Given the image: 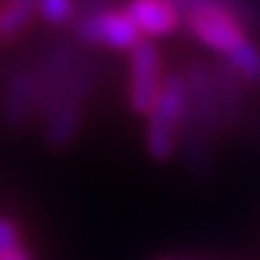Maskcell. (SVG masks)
I'll list each match as a JSON object with an SVG mask.
<instances>
[{
	"label": "cell",
	"mask_w": 260,
	"mask_h": 260,
	"mask_svg": "<svg viewBox=\"0 0 260 260\" xmlns=\"http://www.w3.org/2000/svg\"><path fill=\"white\" fill-rule=\"evenodd\" d=\"M39 0H3L0 6V42H14L36 17Z\"/></svg>",
	"instance_id": "10"
},
{
	"label": "cell",
	"mask_w": 260,
	"mask_h": 260,
	"mask_svg": "<svg viewBox=\"0 0 260 260\" xmlns=\"http://www.w3.org/2000/svg\"><path fill=\"white\" fill-rule=\"evenodd\" d=\"M188 119V100H185V83L180 72H166L164 86L155 105H152L150 116H147V152L152 160L164 164L175 155L180 136Z\"/></svg>",
	"instance_id": "2"
},
{
	"label": "cell",
	"mask_w": 260,
	"mask_h": 260,
	"mask_svg": "<svg viewBox=\"0 0 260 260\" xmlns=\"http://www.w3.org/2000/svg\"><path fill=\"white\" fill-rule=\"evenodd\" d=\"M180 14H183V25L188 28V34L200 45H205L208 50L219 53L224 61L246 39H252L249 28L230 9L213 3V0H183Z\"/></svg>",
	"instance_id": "3"
},
{
	"label": "cell",
	"mask_w": 260,
	"mask_h": 260,
	"mask_svg": "<svg viewBox=\"0 0 260 260\" xmlns=\"http://www.w3.org/2000/svg\"><path fill=\"white\" fill-rule=\"evenodd\" d=\"M224 64L230 67L244 83H255V86L260 83V47L252 39H246Z\"/></svg>",
	"instance_id": "12"
},
{
	"label": "cell",
	"mask_w": 260,
	"mask_h": 260,
	"mask_svg": "<svg viewBox=\"0 0 260 260\" xmlns=\"http://www.w3.org/2000/svg\"><path fill=\"white\" fill-rule=\"evenodd\" d=\"M17 246H25L17 221L9 216H0V249H17Z\"/></svg>",
	"instance_id": "13"
},
{
	"label": "cell",
	"mask_w": 260,
	"mask_h": 260,
	"mask_svg": "<svg viewBox=\"0 0 260 260\" xmlns=\"http://www.w3.org/2000/svg\"><path fill=\"white\" fill-rule=\"evenodd\" d=\"M183 83H185V100H188V119L185 127L188 133L202 136L205 141L213 144L227 127V114L221 105L219 94V80H216V70L208 61H191L180 70Z\"/></svg>",
	"instance_id": "1"
},
{
	"label": "cell",
	"mask_w": 260,
	"mask_h": 260,
	"mask_svg": "<svg viewBox=\"0 0 260 260\" xmlns=\"http://www.w3.org/2000/svg\"><path fill=\"white\" fill-rule=\"evenodd\" d=\"M72 30H75L78 45L103 47V50H114V53H130L144 42V36L139 34V28L130 22L125 11L111 9V6L80 11Z\"/></svg>",
	"instance_id": "5"
},
{
	"label": "cell",
	"mask_w": 260,
	"mask_h": 260,
	"mask_svg": "<svg viewBox=\"0 0 260 260\" xmlns=\"http://www.w3.org/2000/svg\"><path fill=\"white\" fill-rule=\"evenodd\" d=\"M172 3H177V9H180V3H183V0H172Z\"/></svg>",
	"instance_id": "15"
},
{
	"label": "cell",
	"mask_w": 260,
	"mask_h": 260,
	"mask_svg": "<svg viewBox=\"0 0 260 260\" xmlns=\"http://www.w3.org/2000/svg\"><path fill=\"white\" fill-rule=\"evenodd\" d=\"M0 260H34L25 252V246H17V249H0Z\"/></svg>",
	"instance_id": "14"
},
{
	"label": "cell",
	"mask_w": 260,
	"mask_h": 260,
	"mask_svg": "<svg viewBox=\"0 0 260 260\" xmlns=\"http://www.w3.org/2000/svg\"><path fill=\"white\" fill-rule=\"evenodd\" d=\"M94 80H97V67L91 61L80 58V64L75 67L70 83H67L61 103L45 119V141L50 147L64 150L75 141V136L80 133V125H83V103L94 91Z\"/></svg>",
	"instance_id": "4"
},
{
	"label": "cell",
	"mask_w": 260,
	"mask_h": 260,
	"mask_svg": "<svg viewBox=\"0 0 260 260\" xmlns=\"http://www.w3.org/2000/svg\"><path fill=\"white\" fill-rule=\"evenodd\" d=\"M0 114L11 127H25L30 119H36V64H17L9 72L0 97Z\"/></svg>",
	"instance_id": "8"
},
{
	"label": "cell",
	"mask_w": 260,
	"mask_h": 260,
	"mask_svg": "<svg viewBox=\"0 0 260 260\" xmlns=\"http://www.w3.org/2000/svg\"><path fill=\"white\" fill-rule=\"evenodd\" d=\"M36 17L50 28L75 25L80 17V0H39Z\"/></svg>",
	"instance_id": "11"
},
{
	"label": "cell",
	"mask_w": 260,
	"mask_h": 260,
	"mask_svg": "<svg viewBox=\"0 0 260 260\" xmlns=\"http://www.w3.org/2000/svg\"><path fill=\"white\" fill-rule=\"evenodd\" d=\"M122 11L139 28V34L150 39L169 36L183 25V14L172 0H127Z\"/></svg>",
	"instance_id": "9"
},
{
	"label": "cell",
	"mask_w": 260,
	"mask_h": 260,
	"mask_svg": "<svg viewBox=\"0 0 260 260\" xmlns=\"http://www.w3.org/2000/svg\"><path fill=\"white\" fill-rule=\"evenodd\" d=\"M80 50L75 45H53L36 61V119H47L67 91L75 67L80 64Z\"/></svg>",
	"instance_id": "6"
},
{
	"label": "cell",
	"mask_w": 260,
	"mask_h": 260,
	"mask_svg": "<svg viewBox=\"0 0 260 260\" xmlns=\"http://www.w3.org/2000/svg\"><path fill=\"white\" fill-rule=\"evenodd\" d=\"M164 61L152 42H141L136 50H130L127 64V105L136 116H150L155 105L160 86H164Z\"/></svg>",
	"instance_id": "7"
}]
</instances>
